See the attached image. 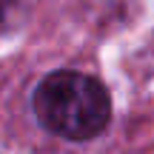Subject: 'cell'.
<instances>
[{
    "label": "cell",
    "instance_id": "cell-1",
    "mask_svg": "<svg viewBox=\"0 0 154 154\" xmlns=\"http://www.w3.org/2000/svg\"><path fill=\"white\" fill-rule=\"evenodd\" d=\"M34 114L49 131L66 140H91L106 128L111 103L94 77L54 72L34 88Z\"/></svg>",
    "mask_w": 154,
    "mask_h": 154
},
{
    "label": "cell",
    "instance_id": "cell-2",
    "mask_svg": "<svg viewBox=\"0 0 154 154\" xmlns=\"http://www.w3.org/2000/svg\"><path fill=\"white\" fill-rule=\"evenodd\" d=\"M6 9H9V0H0V23H3V17H6Z\"/></svg>",
    "mask_w": 154,
    "mask_h": 154
}]
</instances>
